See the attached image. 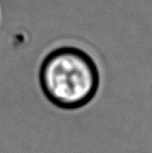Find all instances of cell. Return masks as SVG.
<instances>
[{"label": "cell", "instance_id": "obj_1", "mask_svg": "<svg viewBox=\"0 0 152 153\" xmlns=\"http://www.w3.org/2000/svg\"><path fill=\"white\" fill-rule=\"evenodd\" d=\"M39 82L54 106L74 111L95 98L100 88V72L87 51L76 46H61L42 59Z\"/></svg>", "mask_w": 152, "mask_h": 153}]
</instances>
